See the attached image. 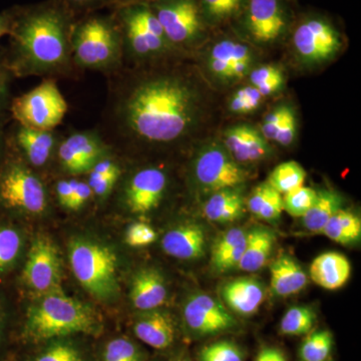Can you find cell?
Listing matches in <instances>:
<instances>
[{"label": "cell", "instance_id": "1", "mask_svg": "<svg viewBox=\"0 0 361 361\" xmlns=\"http://www.w3.org/2000/svg\"><path fill=\"white\" fill-rule=\"evenodd\" d=\"M104 111V140L145 146H170L193 130L200 114L194 85L180 73H135L121 68L109 75Z\"/></svg>", "mask_w": 361, "mask_h": 361}, {"label": "cell", "instance_id": "2", "mask_svg": "<svg viewBox=\"0 0 361 361\" xmlns=\"http://www.w3.org/2000/svg\"><path fill=\"white\" fill-rule=\"evenodd\" d=\"M75 16L59 0L14 7L6 65L13 77H68L75 71L71 37Z\"/></svg>", "mask_w": 361, "mask_h": 361}, {"label": "cell", "instance_id": "3", "mask_svg": "<svg viewBox=\"0 0 361 361\" xmlns=\"http://www.w3.org/2000/svg\"><path fill=\"white\" fill-rule=\"evenodd\" d=\"M102 331L103 320L99 312L59 289L42 295L30 308L23 336L30 341L42 342L78 334L99 336Z\"/></svg>", "mask_w": 361, "mask_h": 361}, {"label": "cell", "instance_id": "4", "mask_svg": "<svg viewBox=\"0 0 361 361\" xmlns=\"http://www.w3.org/2000/svg\"><path fill=\"white\" fill-rule=\"evenodd\" d=\"M71 56L78 70L111 75L123 68L120 28L113 13L99 11L77 18L71 30Z\"/></svg>", "mask_w": 361, "mask_h": 361}, {"label": "cell", "instance_id": "5", "mask_svg": "<svg viewBox=\"0 0 361 361\" xmlns=\"http://www.w3.org/2000/svg\"><path fill=\"white\" fill-rule=\"evenodd\" d=\"M122 37L123 63L135 66L166 58L175 49L149 4H128L111 7Z\"/></svg>", "mask_w": 361, "mask_h": 361}, {"label": "cell", "instance_id": "6", "mask_svg": "<svg viewBox=\"0 0 361 361\" xmlns=\"http://www.w3.org/2000/svg\"><path fill=\"white\" fill-rule=\"evenodd\" d=\"M68 257L73 275L94 298L109 301L118 295V258L110 247L90 240H75Z\"/></svg>", "mask_w": 361, "mask_h": 361}, {"label": "cell", "instance_id": "7", "mask_svg": "<svg viewBox=\"0 0 361 361\" xmlns=\"http://www.w3.org/2000/svg\"><path fill=\"white\" fill-rule=\"evenodd\" d=\"M68 110V102L54 78H47L11 104V115L16 123L37 130H56Z\"/></svg>", "mask_w": 361, "mask_h": 361}, {"label": "cell", "instance_id": "8", "mask_svg": "<svg viewBox=\"0 0 361 361\" xmlns=\"http://www.w3.org/2000/svg\"><path fill=\"white\" fill-rule=\"evenodd\" d=\"M0 205L14 212L42 215L49 205L44 183L25 163L6 164L0 172Z\"/></svg>", "mask_w": 361, "mask_h": 361}, {"label": "cell", "instance_id": "9", "mask_svg": "<svg viewBox=\"0 0 361 361\" xmlns=\"http://www.w3.org/2000/svg\"><path fill=\"white\" fill-rule=\"evenodd\" d=\"M192 174L197 187L205 193L240 187L247 180V173L225 148L224 145L204 147L195 157Z\"/></svg>", "mask_w": 361, "mask_h": 361}, {"label": "cell", "instance_id": "10", "mask_svg": "<svg viewBox=\"0 0 361 361\" xmlns=\"http://www.w3.org/2000/svg\"><path fill=\"white\" fill-rule=\"evenodd\" d=\"M113 148L104 140L99 129L77 130L61 137L56 149V159L66 174H87Z\"/></svg>", "mask_w": 361, "mask_h": 361}, {"label": "cell", "instance_id": "11", "mask_svg": "<svg viewBox=\"0 0 361 361\" xmlns=\"http://www.w3.org/2000/svg\"><path fill=\"white\" fill-rule=\"evenodd\" d=\"M183 319L195 336H217L238 329V320L224 303L207 293H195L183 307Z\"/></svg>", "mask_w": 361, "mask_h": 361}, {"label": "cell", "instance_id": "12", "mask_svg": "<svg viewBox=\"0 0 361 361\" xmlns=\"http://www.w3.org/2000/svg\"><path fill=\"white\" fill-rule=\"evenodd\" d=\"M175 51L191 44L201 32L199 8L194 0H156L149 4Z\"/></svg>", "mask_w": 361, "mask_h": 361}, {"label": "cell", "instance_id": "13", "mask_svg": "<svg viewBox=\"0 0 361 361\" xmlns=\"http://www.w3.org/2000/svg\"><path fill=\"white\" fill-rule=\"evenodd\" d=\"M63 264L51 240L39 237L33 241L23 272L26 286L39 295L61 289Z\"/></svg>", "mask_w": 361, "mask_h": 361}, {"label": "cell", "instance_id": "14", "mask_svg": "<svg viewBox=\"0 0 361 361\" xmlns=\"http://www.w3.org/2000/svg\"><path fill=\"white\" fill-rule=\"evenodd\" d=\"M169 178L163 169L145 167L130 175L123 187L122 200L133 214H147L160 206L167 192Z\"/></svg>", "mask_w": 361, "mask_h": 361}, {"label": "cell", "instance_id": "15", "mask_svg": "<svg viewBox=\"0 0 361 361\" xmlns=\"http://www.w3.org/2000/svg\"><path fill=\"white\" fill-rule=\"evenodd\" d=\"M297 54L306 63H322L341 49L339 33L327 21L313 18L299 25L293 35Z\"/></svg>", "mask_w": 361, "mask_h": 361}, {"label": "cell", "instance_id": "16", "mask_svg": "<svg viewBox=\"0 0 361 361\" xmlns=\"http://www.w3.org/2000/svg\"><path fill=\"white\" fill-rule=\"evenodd\" d=\"M11 137L14 146L25 158V164L32 169L44 168L52 158H56L61 139V135L54 130L32 129L18 123Z\"/></svg>", "mask_w": 361, "mask_h": 361}, {"label": "cell", "instance_id": "17", "mask_svg": "<svg viewBox=\"0 0 361 361\" xmlns=\"http://www.w3.org/2000/svg\"><path fill=\"white\" fill-rule=\"evenodd\" d=\"M246 25L252 39L260 44L279 39L286 26L279 0H249Z\"/></svg>", "mask_w": 361, "mask_h": 361}, {"label": "cell", "instance_id": "18", "mask_svg": "<svg viewBox=\"0 0 361 361\" xmlns=\"http://www.w3.org/2000/svg\"><path fill=\"white\" fill-rule=\"evenodd\" d=\"M161 249L171 257L180 260H198L206 254L207 233L196 222L183 223L166 233Z\"/></svg>", "mask_w": 361, "mask_h": 361}, {"label": "cell", "instance_id": "19", "mask_svg": "<svg viewBox=\"0 0 361 361\" xmlns=\"http://www.w3.org/2000/svg\"><path fill=\"white\" fill-rule=\"evenodd\" d=\"M224 147L240 165L263 160L271 153L267 140L249 125H237L226 130Z\"/></svg>", "mask_w": 361, "mask_h": 361}, {"label": "cell", "instance_id": "20", "mask_svg": "<svg viewBox=\"0 0 361 361\" xmlns=\"http://www.w3.org/2000/svg\"><path fill=\"white\" fill-rule=\"evenodd\" d=\"M223 302L231 312L241 316L255 314L265 298V288L253 277H238L221 288Z\"/></svg>", "mask_w": 361, "mask_h": 361}, {"label": "cell", "instance_id": "21", "mask_svg": "<svg viewBox=\"0 0 361 361\" xmlns=\"http://www.w3.org/2000/svg\"><path fill=\"white\" fill-rule=\"evenodd\" d=\"M135 336L147 345L155 349H166L174 343L176 323L170 313L159 310L144 311L135 320Z\"/></svg>", "mask_w": 361, "mask_h": 361}, {"label": "cell", "instance_id": "22", "mask_svg": "<svg viewBox=\"0 0 361 361\" xmlns=\"http://www.w3.org/2000/svg\"><path fill=\"white\" fill-rule=\"evenodd\" d=\"M168 291L163 274L156 268H145L133 278L130 300L137 310H158L167 299Z\"/></svg>", "mask_w": 361, "mask_h": 361}, {"label": "cell", "instance_id": "23", "mask_svg": "<svg viewBox=\"0 0 361 361\" xmlns=\"http://www.w3.org/2000/svg\"><path fill=\"white\" fill-rule=\"evenodd\" d=\"M311 280L326 290H336L348 283L351 264L343 254L326 252L317 256L310 265Z\"/></svg>", "mask_w": 361, "mask_h": 361}, {"label": "cell", "instance_id": "24", "mask_svg": "<svg viewBox=\"0 0 361 361\" xmlns=\"http://www.w3.org/2000/svg\"><path fill=\"white\" fill-rule=\"evenodd\" d=\"M246 230L231 228L222 233L211 250L210 265L214 272L225 274L238 268L247 241Z\"/></svg>", "mask_w": 361, "mask_h": 361}, {"label": "cell", "instance_id": "25", "mask_svg": "<svg viewBox=\"0 0 361 361\" xmlns=\"http://www.w3.org/2000/svg\"><path fill=\"white\" fill-rule=\"evenodd\" d=\"M305 270L291 256L282 254L270 266L271 290L276 296L288 297L307 286Z\"/></svg>", "mask_w": 361, "mask_h": 361}, {"label": "cell", "instance_id": "26", "mask_svg": "<svg viewBox=\"0 0 361 361\" xmlns=\"http://www.w3.org/2000/svg\"><path fill=\"white\" fill-rule=\"evenodd\" d=\"M245 198L240 187L221 190L210 194L203 207L205 217L211 222L227 224L236 222L245 212Z\"/></svg>", "mask_w": 361, "mask_h": 361}, {"label": "cell", "instance_id": "27", "mask_svg": "<svg viewBox=\"0 0 361 361\" xmlns=\"http://www.w3.org/2000/svg\"><path fill=\"white\" fill-rule=\"evenodd\" d=\"M276 236L272 230L256 227L247 233L245 250L238 268L245 272H256L262 269L269 260L274 249Z\"/></svg>", "mask_w": 361, "mask_h": 361}, {"label": "cell", "instance_id": "28", "mask_svg": "<svg viewBox=\"0 0 361 361\" xmlns=\"http://www.w3.org/2000/svg\"><path fill=\"white\" fill-rule=\"evenodd\" d=\"M240 61L252 63V52L247 45L232 40H223L209 52L208 68L216 78L232 80L233 68Z\"/></svg>", "mask_w": 361, "mask_h": 361}, {"label": "cell", "instance_id": "29", "mask_svg": "<svg viewBox=\"0 0 361 361\" xmlns=\"http://www.w3.org/2000/svg\"><path fill=\"white\" fill-rule=\"evenodd\" d=\"M344 199L338 192L334 190L323 189L317 191V197L312 207L303 216V227L308 232L322 234L332 216L343 208Z\"/></svg>", "mask_w": 361, "mask_h": 361}, {"label": "cell", "instance_id": "30", "mask_svg": "<svg viewBox=\"0 0 361 361\" xmlns=\"http://www.w3.org/2000/svg\"><path fill=\"white\" fill-rule=\"evenodd\" d=\"M246 205L254 216L266 222H277L284 212L283 196L267 182L254 188L247 199Z\"/></svg>", "mask_w": 361, "mask_h": 361}, {"label": "cell", "instance_id": "31", "mask_svg": "<svg viewBox=\"0 0 361 361\" xmlns=\"http://www.w3.org/2000/svg\"><path fill=\"white\" fill-rule=\"evenodd\" d=\"M123 169L115 157H104L97 161L92 170L87 173V183L92 189V195L97 199H106L114 191L118 180L122 177Z\"/></svg>", "mask_w": 361, "mask_h": 361}, {"label": "cell", "instance_id": "32", "mask_svg": "<svg viewBox=\"0 0 361 361\" xmlns=\"http://www.w3.org/2000/svg\"><path fill=\"white\" fill-rule=\"evenodd\" d=\"M322 234L341 245L356 243L361 237L360 217L353 211L342 208L332 216Z\"/></svg>", "mask_w": 361, "mask_h": 361}, {"label": "cell", "instance_id": "33", "mask_svg": "<svg viewBox=\"0 0 361 361\" xmlns=\"http://www.w3.org/2000/svg\"><path fill=\"white\" fill-rule=\"evenodd\" d=\"M306 177L307 174L300 164L289 161L278 165L271 172L267 183L278 193L285 195L304 186Z\"/></svg>", "mask_w": 361, "mask_h": 361}, {"label": "cell", "instance_id": "34", "mask_svg": "<svg viewBox=\"0 0 361 361\" xmlns=\"http://www.w3.org/2000/svg\"><path fill=\"white\" fill-rule=\"evenodd\" d=\"M316 323V312L310 306H293L280 322V332L287 336H307Z\"/></svg>", "mask_w": 361, "mask_h": 361}, {"label": "cell", "instance_id": "35", "mask_svg": "<svg viewBox=\"0 0 361 361\" xmlns=\"http://www.w3.org/2000/svg\"><path fill=\"white\" fill-rule=\"evenodd\" d=\"M334 344V334L329 330L311 331L299 348V358L300 361H327Z\"/></svg>", "mask_w": 361, "mask_h": 361}, {"label": "cell", "instance_id": "36", "mask_svg": "<svg viewBox=\"0 0 361 361\" xmlns=\"http://www.w3.org/2000/svg\"><path fill=\"white\" fill-rule=\"evenodd\" d=\"M23 239L20 232L7 226H0V276L7 272L20 256Z\"/></svg>", "mask_w": 361, "mask_h": 361}, {"label": "cell", "instance_id": "37", "mask_svg": "<svg viewBox=\"0 0 361 361\" xmlns=\"http://www.w3.org/2000/svg\"><path fill=\"white\" fill-rule=\"evenodd\" d=\"M317 191L312 188L300 187L283 195L284 211L294 218H302L316 200Z\"/></svg>", "mask_w": 361, "mask_h": 361}, {"label": "cell", "instance_id": "38", "mask_svg": "<svg viewBox=\"0 0 361 361\" xmlns=\"http://www.w3.org/2000/svg\"><path fill=\"white\" fill-rule=\"evenodd\" d=\"M199 361H244L243 350L232 341H220L203 346Z\"/></svg>", "mask_w": 361, "mask_h": 361}, {"label": "cell", "instance_id": "39", "mask_svg": "<svg viewBox=\"0 0 361 361\" xmlns=\"http://www.w3.org/2000/svg\"><path fill=\"white\" fill-rule=\"evenodd\" d=\"M103 361H145L141 349L125 337L115 338L104 349Z\"/></svg>", "mask_w": 361, "mask_h": 361}, {"label": "cell", "instance_id": "40", "mask_svg": "<svg viewBox=\"0 0 361 361\" xmlns=\"http://www.w3.org/2000/svg\"><path fill=\"white\" fill-rule=\"evenodd\" d=\"M263 99L264 97L257 87L252 85H247L233 94L229 101V109L237 115H245L257 110Z\"/></svg>", "mask_w": 361, "mask_h": 361}, {"label": "cell", "instance_id": "41", "mask_svg": "<svg viewBox=\"0 0 361 361\" xmlns=\"http://www.w3.org/2000/svg\"><path fill=\"white\" fill-rule=\"evenodd\" d=\"M35 361H85L82 353L70 342L51 344Z\"/></svg>", "mask_w": 361, "mask_h": 361}, {"label": "cell", "instance_id": "42", "mask_svg": "<svg viewBox=\"0 0 361 361\" xmlns=\"http://www.w3.org/2000/svg\"><path fill=\"white\" fill-rule=\"evenodd\" d=\"M290 110V106H279L264 116L262 126H261V134L268 142L276 141L278 132H279L287 114Z\"/></svg>", "mask_w": 361, "mask_h": 361}, {"label": "cell", "instance_id": "43", "mask_svg": "<svg viewBox=\"0 0 361 361\" xmlns=\"http://www.w3.org/2000/svg\"><path fill=\"white\" fill-rule=\"evenodd\" d=\"M157 240V233L146 223H134L126 232V242L130 247H145L151 245Z\"/></svg>", "mask_w": 361, "mask_h": 361}, {"label": "cell", "instance_id": "44", "mask_svg": "<svg viewBox=\"0 0 361 361\" xmlns=\"http://www.w3.org/2000/svg\"><path fill=\"white\" fill-rule=\"evenodd\" d=\"M242 0H202L206 13L215 20L229 18L239 11Z\"/></svg>", "mask_w": 361, "mask_h": 361}, {"label": "cell", "instance_id": "45", "mask_svg": "<svg viewBox=\"0 0 361 361\" xmlns=\"http://www.w3.org/2000/svg\"><path fill=\"white\" fill-rule=\"evenodd\" d=\"M75 18L96 13L106 6H113L115 0H59Z\"/></svg>", "mask_w": 361, "mask_h": 361}, {"label": "cell", "instance_id": "46", "mask_svg": "<svg viewBox=\"0 0 361 361\" xmlns=\"http://www.w3.org/2000/svg\"><path fill=\"white\" fill-rule=\"evenodd\" d=\"M92 189L87 184V180H80L75 179V187H73V197L68 210L78 211L82 207L89 203L90 198H92Z\"/></svg>", "mask_w": 361, "mask_h": 361}, {"label": "cell", "instance_id": "47", "mask_svg": "<svg viewBox=\"0 0 361 361\" xmlns=\"http://www.w3.org/2000/svg\"><path fill=\"white\" fill-rule=\"evenodd\" d=\"M296 132V116L293 110L291 109L289 113L287 114L286 118H285L279 132H278L276 141L275 142L283 147L290 146L294 139H295Z\"/></svg>", "mask_w": 361, "mask_h": 361}, {"label": "cell", "instance_id": "48", "mask_svg": "<svg viewBox=\"0 0 361 361\" xmlns=\"http://www.w3.org/2000/svg\"><path fill=\"white\" fill-rule=\"evenodd\" d=\"M283 77V73L277 66H263L251 71L249 78H250V84L252 85L259 87V85L266 84V82L275 80V78Z\"/></svg>", "mask_w": 361, "mask_h": 361}, {"label": "cell", "instance_id": "49", "mask_svg": "<svg viewBox=\"0 0 361 361\" xmlns=\"http://www.w3.org/2000/svg\"><path fill=\"white\" fill-rule=\"evenodd\" d=\"M13 78V73L6 65V56L0 59V111H4L8 104L11 82Z\"/></svg>", "mask_w": 361, "mask_h": 361}, {"label": "cell", "instance_id": "50", "mask_svg": "<svg viewBox=\"0 0 361 361\" xmlns=\"http://www.w3.org/2000/svg\"><path fill=\"white\" fill-rule=\"evenodd\" d=\"M75 179L59 180L56 184V195L59 203L65 209H68L71 197H73V187H75Z\"/></svg>", "mask_w": 361, "mask_h": 361}, {"label": "cell", "instance_id": "51", "mask_svg": "<svg viewBox=\"0 0 361 361\" xmlns=\"http://www.w3.org/2000/svg\"><path fill=\"white\" fill-rule=\"evenodd\" d=\"M254 361H288L286 355L281 349L265 346L259 350L257 356Z\"/></svg>", "mask_w": 361, "mask_h": 361}, {"label": "cell", "instance_id": "52", "mask_svg": "<svg viewBox=\"0 0 361 361\" xmlns=\"http://www.w3.org/2000/svg\"><path fill=\"white\" fill-rule=\"evenodd\" d=\"M13 18L14 7L0 13V39L4 37V35H9L11 25H13Z\"/></svg>", "mask_w": 361, "mask_h": 361}, {"label": "cell", "instance_id": "53", "mask_svg": "<svg viewBox=\"0 0 361 361\" xmlns=\"http://www.w3.org/2000/svg\"><path fill=\"white\" fill-rule=\"evenodd\" d=\"M146 1L147 0H115V1H114L113 6L128 4H147Z\"/></svg>", "mask_w": 361, "mask_h": 361}, {"label": "cell", "instance_id": "54", "mask_svg": "<svg viewBox=\"0 0 361 361\" xmlns=\"http://www.w3.org/2000/svg\"><path fill=\"white\" fill-rule=\"evenodd\" d=\"M2 137H4V135H2L1 130H0V151H1L2 147Z\"/></svg>", "mask_w": 361, "mask_h": 361}, {"label": "cell", "instance_id": "55", "mask_svg": "<svg viewBox=\"0 0 361 361\" xmlns=\"http://www.w3.org/2000/svg\"><path fill=\"white\" fill-rule=\"evenodd\" d=\"M1 324H2V311H1V308H0V330H1Z\"/></svg>", "mask_w": 361, "mask_h": 361}, {"label": "cell", "instance_id": "56", "mask_svg": "<svg viewBox=\"0 0 361 361\" xmlns=\"http://www.w3.org/2000/svg\"><path fill=\"white\" fill-rule=\"evenodd\" d=\"M176 361H192V360H190V358L182 357V358H179V360H177Z\"/></svg>", "mask_w": 361, "mask_h": 361}, {"label": "cell", "instance_id": "57", "mask_svg": "<svg viewBox=\"0 0 361 361\" xmlns=\"http://www.w3.org/2000/svg\"><path fill=\"white\" fill-rule=\"evenodd\" d=\"M327 361H332V360H327Z\"/></svg>", "mask_w": 361, "mask_h": 361}]
</instances>
